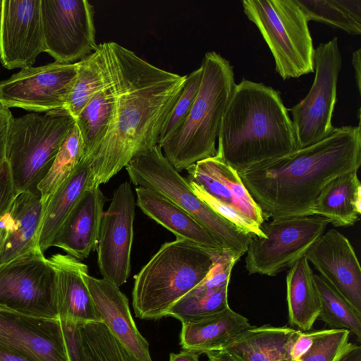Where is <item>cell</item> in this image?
<instances>
[{"label": "cell", "mask_w": 361, "mask_h": 361, "mask_svg": "<svg viewBox=\"0 0 361 361\" xmlns=\"http://www.w3.org/2000/svg\"><path fill=\"white\" fill-rule=\"evenodd\" d=\"M308 21L341 29L348 34L361 33V0H295Z\"/></svg>", "instance_id": "4dcf8cb0"}, {"label": "cell", "mask_w": 361, "mask_h": 361, "mask_svg": "<svg viewBox=\"0 0 361 361\" xmlns=\"http://www.w3.org/2000/svg\"><path fill=\"white\" fill-rule=\"evenodd\" d=\"M77 73V62L22 68L0 81V105L33 113L65 111Z\"/></svg>", "instance_id": "7c38bea8"}, {"label": "cell", "mask_w": 361, "mask_h": 361, "mask_svg": "<svg viewBox=\"0 0 361 361\" xmlns=\"http://www.w3.org/2000/svg\"><path fill=\"white\" fill-rule=\"evenodd\" d=\"M360 49L355 51L352 56V63L355 71V83L358 92L360 93L361 90V56Z\"/></svg>", "instance_id": "7bdbcfd3"}, {"label": "cell", "mask_w": 361, "mask_h": 361, "mask_svg": "<svg viewBox=\"0 0 361 361\" xmlns=\"http://www.w3.org/2000/svg\"><path fill=\"white\" fill-rule=\"evenodd\" d=\"M135 200L128 182L118 185L108 209L104 212L97 247L99 271L118 287L130 273Z\"/></svg>", "instance_id": "5bb4252c"}, {"label": "cell", "mask_w": 361, "mask_h": 361, "mask_svg": "<svg viewBox=\"0 0 361 361\" xmlns=\"http://www.w3.org/2000/svg\"><path fill=\"white\" fill-rule=\"evenodd\" d=\"M337 361H361L360 345L349 343Z\"/></svg>", "instance_id": "b9f144b4"}, {"label": "cell", "mask_w": 361, "mask_h": 361, "mask_svg": "<svg viewBox=\"0 0 361 361\" xmlns=\"http://www.w3.org/2000/svg\"><path fill=\"white\" fill-rule=\"evenodd\" d=\"M215 155L238 173L298 149L279 92L243 79L223 115Z\"/></svg>", "instance_id": "3957f363"}, {"label": "cell", "mask_w": 361, "mask_h": 361, "mask_svg": "<svg viewBox=\"0 0 361 361\" xmlns=\"http://www.w3.org/2000/svg\"><path fill=\"white\" fill-rule=\"evenodd\" d=\"M114 106L115 93L109 77L108 85L90 101L75 120L83 142L82 158L90 160L102 142L113 118Z\"/></svg>", "instance_id": "f1b7e54d"}, {"label": "cell", "mask_w": 361, "mask_h": 361, "mask_svg": "<svg viewBox=\"0 0 361 361\" xmlns=\"http://www.w3.org/2000/svg\"><path fill=\"white\" fill-rule=\"evenodd\" d=\"M45 52L56 62L75 63L97 47L94 7L87 0H41Z\"/></svg>", "instance_id": "4fadbf2b"}, {"label": "cell", "mask_w": 361, "mask_h": 361, "mask_svg": "<svg viewBox=\"0 0 361 361\" xmlns=\"http://www.w3.org/2000/svg\"><path fill=\"white\" fill-rule=\"evenodd\" d=\"M295 361H300V360H295Z\"/></svg>", "instance_id": "bcb514c9"}, {"label": "cell", "mask_w": 361, "mask_h": 361, "mask_svg": "<svg viewBox=\"0 0 361 361\" xmlns=\"http://www.w3.org/2000/svg\"><path fill=\"white\" fill-rule=\"evenodd\" d=\"M305 257L361 314V267L349 240L336 229H330L312 245Z\"/></svg>", "instance_id": "e0dca14e"}, {"label": "cell", "mask_w": 361, "mask_h": 361, "mask_svg": "<svg viewBox=\"0 0 361 361\" xmlns=\"http://www.w3.org/2000/svg\"><path fill=\"white\" fill-rule=\"evenodd\" d=\"M361 128H335L322 140L239 173L264 218L313 216L315 202L333 179L357 171Z\"/></svg>", "instance_id": "7a4b0ae2"}, {"label": "cell", "mask_w": 361, "mask_h": 361, "mask_svg": "<svg viewBox=\"0 0 361 361\" xmlns=\"http://www.w3.org/2000/svg\"><path fill=\"white\" fill-rule=\"evenodd\" d=\"M350 332L346 329L316 331L313 342L300 361H337L346 349Z\"/></svg>", "instance_id": "8d00e7d4"}, {"label": "cell", "mask_w": 361, "mask_h": 361, "mask_svg": "<svg viewBox=\"0 0 361 361\" xmlns=\"http://www.w3.org/2000/svg\"><path fill=\"white\" fill-rule=\"evenodd\" d=\"M0 305L30 316L59 319L56 273L39 247L0 265Z\"/></svg>", "instance_id": "8fae6325"}, {"label": "cell", "mask_w": 361, "mask_h": 361, "mask_svg": "<svg viewBox=\"0 0 361 361\" xmlns=\"http://www.w3.org/2000/svg\"><path fill=\"white\" fill-rule=\"evenodd\" d=\"M43 212L39 192L16 194L0 217V265L38 246V232Z\"/></svg>", "instance_id": "d6986e66"}, {"label": "cell", "mask_w": 361, "mask_h": 361, "mask_svg": "<svg viewBox=\"0 0 361 361\" xmlns=\"http://www.w3.org/2000/svg\"><path fill=\"white\" fill-rule=\"evenodd\" d=\"M188 180L216 200L234 207L262 226L265 218L238 173L214 155L188 166Z\"/></svg>", "instance_id": "44dd1931"}, {"label": "cell", "mask_w": 361, "mask_h": 361, "mask_svg": "<svg viewBox=\"0 0 361 361\" xmlns=\"http://www.w3.org/2000/svg\"><path fill=\"white\" fill-rule=\"evenodd\" d=\"M200 67L201 83L188 115L159 146L178 172L216 154L221 119L236 85L233 66L214 51L204 54Z\"/></svg>", "instance_id": "277c9868"}, {"label": "cell", "mask_w": 361, "mask_h": 361, "mask_svg": "<svg viewBox=\"0 0 361 361\" xmlns=\"http://www.w3.org/2000/svg\"><path fill=\"white\" fill-rule=\"evenodd\" d=\"M45 52L41 0H0V63L8 70L32 66Z\"/></svg>", "instance_id": "2e32d148"}, {"label": "cell", "mask_w": 361, "mask_h": 361, "mask_svg": "<svg viewBox=\"0 0 361 361\" xmlns=\"http://www.w3.org/2000/svg\"><path fill=\"white\" fill-rule=\"evenodd\" d=\"M219 253L184 239L164 243L135 276L132 297L136 317L146 320L166 317L169 310L204 279Z\"/></svg>", "instance_id": "5b68a950"}, {"label": "cell", "mask_w": 361, "mask_h": 361, "mask_svg": "<svg viewBox=\"0 0 361 361\" xmlns=\"http://www.w3.org/2000/svg\"><path fill=\"white\" fill-rule=\"evenodd\" d=\"M90 163L89 159L82 158L71 175L43 204L38 232V246L42 252L51 247L55 236L82 193L94 187Z\"/></svg>", "instance_id": "484cf974"}, {"label": "cell", "mask_w": 361, "mask_h": 361, "mask_svg": "<svg viewBox=\"0 0 361 361\" xmlns=\"http://www.w3.org/2000/svg\"><path fill=\"white\" fill-rule=\"evenodd\" d=\"M228 285L216 289L195 286L178 300L168 311L181 323L200 319L228 306Z\"/></svg>", "instance_id": "e575fe53"}, {"label": "cell", "mask_w": 361, "mask_h": 361, "mask_svg": "<svg viewBox=\"0 0 361 361\" xmlns=\"http://www.w3.org/2000/svg\"><path fill=\"white\" fill-rule=\"evenodd\" d=\"M99 186L87 189L55 236L51 247H56L78 260L97 250L106 202Z\"/></svg>", "instance_id": "ffe728a7"}, {"label": "cell", "mask_w": 361, "mask_h": 361, "mask_svg": "<svg viewBox=\"0 0 361 361\" xmlns=\"http://www.w3.org/2000/svg\"><path fill=\"white\" fill-rule=\"evenodd\" d=\"M83 155L82 140L75 122L62 142L48 173L37 185L43 204L71 175Z\"/></svg>", "instance_id": "836d02e7"}, {"label": "cell", "mask_w": 361, "mask_h": 361, "mask_svg": "<svg viewBox=\"0 0 361 361\" xmlns=\"http://www.w3.org/2000/svg\"><path fill=\"white\" fill-rule=\"evenodd\" d=\"M190 185L195 194L221 217L238 228L253 235L264 238L261 226L236 209L211 196L195 183Z\"/></svg>", "instance_id": "74e56055"}, {"label": "cell", "mask_w": 361, "mask_h": 361, "mask_svg": "<svg viewBox=\"0 0 361 361\" xmlns=\"http://www.w3.org/2000/svg\"><path fill=\"white\" fill-rule=\"evenodd\" d=\"M361 184L357 171L331 180L319 195L312 215L325 218L336 227H348L360 220Z\"/></svg>", "instance_id": "4316f807"}, {"label": "cell", "mask_w": 361, "mask_h": 361, "mask_svg": "<svg viewBox=\"0 0 361 361\" xmlns=\"http://www.w3.org/2000/svg\"><path fill=\"white\" fill-rule=\"evenodd\" d=\"M136 204L150 219L170 231L176 238L190 241L214 252L223 249L217 240L190 214L164 195L136 187Z\"/></svg>", "instance_id": "cb8c5ba5"}, {"label": "cell", "mask_w": 361, "mask_h": 361, "mask_svg": "<svg viewBox=\"0 0 361 361\" xmlns=\"http://www.w3.org/2000/svg\"><path fill=\"white\" fill-rule=\"evenodd\" d=\"M286 298L290 325L303 332L310 331L318 318L321 304L313 271L305 256L289 268Z\"/></svg>", "instance_id": "83f0119b"}, {"label": "cell", "mask_w": 361, "mask_h": 361, "mask_svg": "<svg viewBox=\"0 0 361 361\" xmlns=\"http://www.w3.org/2000/svg\"><path fill=\"white\" fill-rule=\"evenodd\" d=\"M329 221L320 216L272 219L254 235L245 257L249 274L274 276L291 267L324 233Z\"/></svg>", "instance_id": "9c48e42d"}, {"label": "cell", "mask_w": 361, "mask_h": 361, "mask_svg": "<svg viewBox=\"0 0 361 361\" xmlns=\"http://www.w3.org/2000/svg\"><path fill=\"white\" fill-rule=\"evenodd\" d=\"M17 192L6 161L0 166V217L6 211Z\"/></svg>", "instance_id": "f35d334b"}, {"label": "cell", "mask_w": 361, "mask_h": 361, "mask_svg": "<svg viewBox=\"0 0 361 361\" xmlns=\"http://www.w3.org/2000/svg\"><path fill=\"white\" fill-rule=\"evenodd\" d=\"M199 353L184 350L179 353H171L169 361H199Z\"/></svg>", "instance_id": "ee69618b"}, {"label": "cell", "mask_w": 361, "mask_h": 361, "mask_svg": "<svg viewBox=\"0 0 361 361\" xmlns=\"http://www.w3.org/2000/svg\"><path fill=\"white\" fill-rule=\"evenodd\" d=\"M249 320L230 306L197 319L182 323L180 343L199 354L220 350L250 326Z\"/></svg>", "instance_id": "d4e9b609"}, {"label": "cell", "mask_w": 361, "mask_h": 361, "mask_svg": "<svg viewBox=\"0 0 361 361\" xmlns=\"http://www.w3.org/2000/svg\"><path fill=\"white\" fill-rule=\"evenodd\" d=\"M13 117L9 109L0 105V166L6 161L7 135Z\"/></svg>", "instance_id": "ab89813d"}, {"label": "cell", "mask_w": 361, "mask_h": 361, "mask_svg": "<svg viewBox=\"0 0 361 361\" xmlns=\"http://www.w3.org/2000/svg\"><path fill=\"white\" fill-rule=\"evenodd\" d=\"M126 169L136 187L159 192L195 219L236 260L244 255L253 235L226 220L192 190L189 180L180 175L156 145L132 160Z\"/></svg>", "instance_id": "8992f818"}, {"label": "cell", "mask_w": 361, "mask_h": 361, "mask_svg": "<svg viewBox=\"0 0 361 361\" xmlns=\"http://www.w3.org/2000/svg\"><path fill=\"white\" fill-rule=\"evenodd\" d=\"M102 46L115 106L107 134L90 159L93 186L107 183L135 158L158 145L186 78L151 64L116 42Z\"/></svg>", "instance_id": "6da1fadb"}, {"label": "cell", "mask_w": 361, "mask_h": 361, "mask_svg": "<svg viewBox=\"0 0 361 361\" xmlns=\"http://www.w3.org/2000/svg\"><path fill=\"white\" fill-rule=\"evenodd\" d=\"M48 259L56 273L59 319L76 324L102 322L83 278L87 266L67 254L56 253Z\"/></svg>", "instance_id": "7402d4cb"}, {"label": "cell", "mask_w": 361, "mask_h": 361, "mask_svg": "<svg viewBox=\"0 0 361 361\" xmlns=\"http://www.w3.org/2000/svg\"><path fill=\"white\" fill-rule=\"evenodd\" d=\"M0 361H29L13 353L0 348Z\"/></svg>", "instance_id": "f6af8a7d"}, {"label": "cell", "mask_w": 361, "mask_h": 361, "mask_svg": "<svg viewBox=\"0 0 361 361\" xmlns=\"http://www.w3.org/2000/svg\"><path fill=\"white\" fill-rule=\"evenodd\" d=\"M314 281L320 300L317 319L331 329H346L361 341V314L320 275L314 274Z\"/></svg>", "instance_id": "d6a6232c"}, {"label": "cell", "mask_w": 361, "mask_h": 361, "mask_svg": "<svg viewBox=\"0 0 361 361\" xmlns=\"http://www.w3.org/2000/svg\"><path fill=\"white\" fill-rule=\"evenodd\" d=\"M0 348L29 361H70L59 319L30 316L1 305Z\"/></svg>", "instance_id": "9a60e30c"}, {"label": "cell", "mask_w": 361, "mask_h": 361, "mask_svg": "<svg viewBox=\"0 0 361 361\" xmlns=\"http://www.w3.org/2000/svg\"><path fill=\"white\" fill-rule=\"evenodd\" d=\"M200 67L186 75L182 90L161 130L158 145L160 146L184 121L197 95L202 80Z\"/></svg>", "instance_id": "d590c367"}, {"label": "cell", "mask_w": 361, "mask_h": 361, "mask_svg": "<svg viewBox=\"0 0 361 361\" xmlns=\"http://www.w3.org/2000/svg\"><path fill=\"white\" fill-rule=\"evenodd\" d=\"M102 322L110 332L140 361H152L147 341L137 328L130 314L128 299L119 287L88 272L83 274Z\"/></svg>", "instance_id": "ac0fdd59"}, {"label": "cell", "mask_w": 361, "mask_h": 361, "mask_svg": "<svg viewBox=\"0 0 361 361\" xmlns=\"http://www.w3.org/2000/svg\"><path fill=\"white\" fill-rule=\"evenodd\" d=\"M77 63V76L65 109V112L75 120L90 101L109 82L102 44Z\"/></svg>", "instance_id": "f546056e"}, {"label": "cell", "mask_w": 361, "mask_h": 361, "mask_svg": "<svg viewBox=\"0 0 361 361\" xmlns=\"http://www.w3.org/2000/svg\"><path fill=\"white\" fill-rule=\"evenodd\" d=\"M301 332L287 326H250L219 350L231 361H292L291 349Z\"/></svg>", "instance_id": "603a6c76"}, {"label": "cell", "mask_w": 361, "mask_h": 361, "mask_svg": "<svg viewBox=\"0 0 361 361\" xmlns=\"http://www.w3.org/2000/svg\"><path fill=\"white\" fill-rule=\"evenodd\" d=\"M75 119L65 111L29 113L13 117L7 135L6 161L17 193L39 192Z\"/></svg>", "instance_id": "52a82bcc"}, {"label": "cell", "mask_w": 361, "mask_h": 361, "mask_svg": "<svg viewBox=\"0 0 361 361\" xmlns=\"http://www.w3.org/2000/svg\"><path fill=\"white\" fill-rule=\"evenodd\" d=\"M242 4L268 45L276 71L283 80L314 72L309 21L295 0H243Z\"/></svg>", "instance_id": "ba28073f"}, {"label": "cell", "mask_w": 361, "mask_h": 361, "mask_svg": "<svg viewBox=\"0 0 361 361\" xmlns=\"http://www.w3.org/2000/svg\"><path fill=\"white\" fill-rule=\"evenodd\" d=\"M315 333L316 331L300 333L291 349L292 361L298 360L307 352L313 342Z\"/></svg>", "instance_id": "60d3db41"}, {"label": "cell", "mask_w": 361, "mask_h": 361, "mask_svg": "<svg viewBox=\"0 0 361 361\" xmlns=\"http://www.w3.org/2000/svg\"><path fill=\"white\" fill-rule=\"evenodd\" d=\"M82 361H140L102 322L78 324Z\"/></svg>", "instance_id": "1f68e13d"}, {"label": "cell", "mask_w": 361, "mask_h": 361, "mask_svg": "<svg viewBox=\"0 0 361 361\" xmlns=\"http://www.w3.org/2000/svg\"><path fill=\"white\" fill-rule=\"evenodd\" d=\"M341 65L337 37L314 49L315 75L312 87L303 99L288 109L298 149L322 140L334 130L332 117Z\"/></svg>", "instance_id": "30bf717a"}]
</instances>
